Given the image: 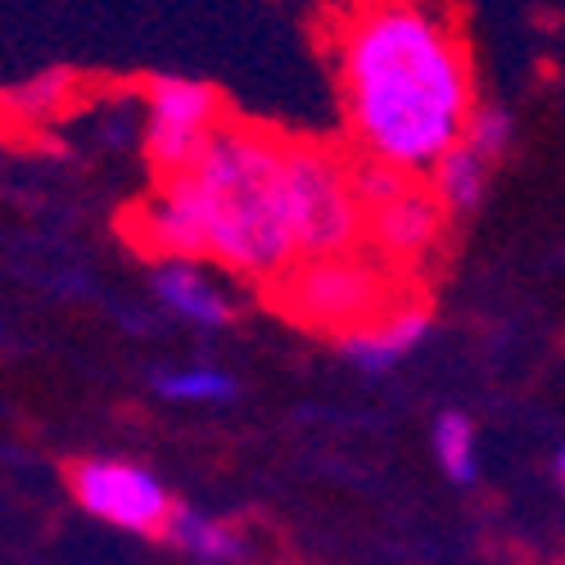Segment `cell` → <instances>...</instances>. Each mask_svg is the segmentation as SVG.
Listing matches in <instances>:
<instances>
[{"label": "cell", "mask_w": 565, "mask_h": 565, "mask_svg": "<svg viewBox=\"0 0 565 565\" xmlns=\"http://www.w3.org/2000/svg\"><path fill=\"white\" fill-rule=\"evenodd\" d=\"M349 131L371 163L430 172L476 114L470 60L430 0H362L335 32Z\"/></svg>", "instance_id": "1"}, {"label": "cell", "mask_w": 565, "mask_h": 565, "mask_svg": "<svg viewBox=\"0 0 565 565\" xmlns=\"http://www.w3.org/2000/svg\"><path fill=\"white\" fill-rule=\"evenodd\" d=\"M131 241L163 258L217 263L254 280H280L299 263L286 200V136L222 122L191 172L127 217Z\"/></svg>", "instance_id": "2"}, {"label": "cell", "mask_w": 565, "mask_h": 565, "mask_svg": "<svg viewBox=\"0 0 565 565\" xmlns=\"http://www.w3.org/2000/svg\"><path fill=\"white\" fill-rule=\"evenodd\" d=\"M276 286V308L295 317L308 331L321 335H353L375 317H385L403 299L398 290V271L385 267L371 249L335 254V258H299Z\"/></svg>", "instance_id": "3"}, {"label": "cell", "mask_w": 565, "mask_h": 565, "mask_svg": "<svg viewBox=\"0 0 565 565\" xmlns=\"http://www.w3.org/2000/svg\"><path fill=\"white\" fill-rule=\"evenodd\" d=\"M286 200L299 258H335L362 249L366 213L353 163L317 140H286Z\"/></svg>", "instance_id": "4"}, {"label": "cell", "mask_w": 565, "mask_h": 565, "mask_svg": "<svg viewBox=\"0 0 565 565\" xmlns=\"http://www.w3.org/2000/svg\"><path fill=\"white\" fill-rule=\"evenodd\" d=\"M353 185H358V200L366 213L362 249H371L385 267L398 271V267H412L439 249L448 213L430 195L426 181L366 159L353 168Z\"/></svg>", "instance_id": "5"}, {"label": "cell", "mask_w": 565, "mask_h": 565, "mask_svg": "<svg viewBox=\"0 0 565 565\" xmlns=\"http://www.w3.org/2000/svg\"><path fill=\"white\" fill-rule=\"evenodd\" d=\"M222 122L226 109L217 86L200 77H154L146 86V159L159 181L191 172Z\"/></svg>", "instance_id": "6"}, {"label": "cell", "mask_w": 565, "mask_h": 565, "mask_svg": "<svg viewBox=\"0 0 565 565\" xmlns=\"http://www.w3.org/2000/svg\"><path fill=\"white\" fill-rule=\"evenodd\" d=\"M68 493L86 515H96V521L127 530V534H146V539H163L168 515L177 507L159 476H150L146 466L122 461V457L73 461Z\"/></svg>", "instance_id": "7"}, {"label": "cell", "mask_w": 565, "mask_h": 565, "mask_svg": "<svg viewBox=\"0 0 565 565\" xmlns=\"http://www.w3.org/2000/svg\"><path fill=\"white\" fill-rule=\"evenodd\" d=\"M150 290L159 295V303L191 321V326H226L235 317V303L226 299V290L204 271V263H185V258H163L150 271Z\"/></svg>", "instance_id": "8"}, {"label": "cell", "mask_w": 565, "mask_h": 565, "mask_svg": "<svg viewBox=\"0 0 565 565\" xmlns=\"http://www.w3.org/2000/svg\"><path fill=\"white\" fill-rule=\"evenodd\" d=\"M430 335V308H420V303H398L390 308L385 317H375L371 326H362V331L344 335L340 349L353 366L362 371H385L394 362H403L412 349H420Z\"/></svg>", "instance_id": "9"}, {"label": "cell", "mask_w": 565, "mask_h": 565, "mask_svg": "<svg viewBox=\"0 0 565 565\" xmlns=\"http://www.w3.org/2000/svg\"><path fill=\"white\" fill-rule=\"evenodd\" d=\"M489 172H493V163L470 150L466 140H457V146L426 172V185H430V195L444 204L448 217H466V213H476L484 204Z\"/></svg>", "instance_id": "10"}, {"label": "cell", "mask_w": 565, "mask_h": 565, "mask_svg": "<svg viewBox=\"0 0 565 565\" xmlns=\"http://www.w3.org/2000/svg\"><path fill=\"white\" fill-rule=\"evenodd\" d=\"M163 543H172L177 552L195 556V561H209V565H226V561H241L245 556V539L235 534L231 525L213 521V515H204L195 507H181V502L168 515Z\"/></svg>", "instance_id": "11"}, {"label": "cell", "mask_w": 565, "mask_h": 565, "mask_svg": "<svg viewBox=\"0 0 565 565\" xmlns=\"http://www.w3.org/2000/svg\"><path fill=\"white\" fill-rule=\"evenodd\" d=\"M430 444H435L439 470H444L452 484H470V480L480 476V448H476V426H470V416L444 412V416L435 420Z\"/></svg>", "instance_id": "12"}, {"label": "cell", "mask_w": 565, "mask_h": 565, "mask_svg": "<svg viewBox=\"0 0 565 565\" xmlns=\"http://www.w3.org/2000/svg\"><path fill=\"white\" fill-rule=\"evenodd\" d=\"M154 390L168 403H226V398H235V375H226L222 366H209V362H191L177 371H159Z\"/></svg>", "instance_id": "13"}, {"label": "cell", "mask_w": 565, "mask_h": 565, "mask_svg": "<svg viewBox=\"0 0 565 565\" xmlns=\"http://www.w3.org/2000/svg\"><path fill=\"white\" fill-rule=\"evenodd\" d=\"M511 136H515V122H511V114L502 105H476V114H470V122L461 131L466 146L476 154H484L489 163H498L511 150Z\"/></svg>", "instance_id": "14"}, {"label": "cell", "mask_w": 565, "mask_h": 565, "mask_svg": "<svg viewBox=\"0 0 565 565\" xmlns=\"http://www.w3.org/2000/svg\"><path fill=\"white\" fill-rule=\"evenodd\" d=\"M64 86H68V73H41L19 90V105L28 114H51L60 105V96H64Z\"/></svg>", "instance_id": "15"}, {"label": "cell", "mask_w": 565, "mask_h": 565, "mask_svg": "<svg viewBox=\"0 0 565 565\" xmlns=\"http://www.w3.org/2000/svg\"><path fill=\"white\" fill-rule=\"evenodd\" d=\"M552 476H556V489H561V498H565V448L552 457Z\"/></svg>", "instance_id": "16"}]
</instances>
